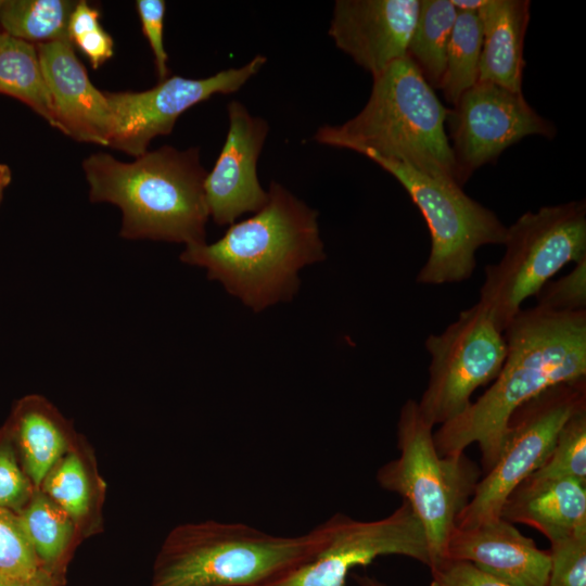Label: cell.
Here are the masks:
<instances>
[{"mask_svg": "<svg viewBox=\"0 0 586 586\" xmlns=\"http://www.w3.org/2000/svg\"><path fill=\"white\" fill-rule=\"evenodd\" d=\"M17 514L40 568L66 582L68 564L84 540L73 520L39 488Z\"/></svg>", "mask_w": 586, "mask_h": 586, "instance_id": "22", "label": "cell"}, {"mask_svg": "<svg viewBox=\"0 0 586 586\" xmlns=\"http://www.w3.org/2000/svg\"><path fill=\"white\" fill-rule=\"evenodd\" d=\"M2 4H3V0H0V9H1Z\"/></svg>", "mask_w": 586, "mask_h": 586, "instance_id": "40", "label": "cell"}, {"mask_svg": "<svg viewBox=\"0 0 586 586\" xmlns=\"http://www.w3.org/2000/svg\"><path fill=\"white\" fill-rule=\"evenodd\" d=\"M446 122L461 188L473 171L495 162L524 137L551 139L557 133L555 125L539 115L522 92L481 80L459 97Z\"/></svg>", "mask_w": 586, "mask_h": 586, "instance_id": "12", "label": "cell"}, {"mask_svg": "<svg viewBox=\"0 0 586 586\" xmlns=\"http://www.w3.org/2000/svg\"><path fill=\"white\" fill-rule=\"evenodd\" d=\"M266 62L265 55L257 54L242 66L206 78L174 75L144 91H104L114 119L110 146L135 157L141 156L152 139L171 132L183 112L215 94L238 91Z\"/></svg>", "mask_w": 586, "mask_h": 586, "instance_id": "13", "label": "cell"}, {"mask_svg": "<svg viewBox=\"0 0 586 586\" xmlns=\"http://www.w3.org/2000/svg\"><path fill=\"white\" fill-rule=\"evenodd\" d=\"M420 0H337L328 34L372 77L407 56Z\"/></svg>", "mask_w": 586, "mask_h": 586, "instance_id": "15", "label": "cell"}, {"mask_svg": "<svg viewBox=\"0 0 586 586\" xmlns=\"http://www.w3.org/2000/svg\"><path fill=\"white\" fill-rule=\"evenodd\" d=\"M39 489L73 520L82 539L103 528L106 483L92 446L81 434L43 479Z\"/></svg>", "mask_w": 586, "mask_h": 586, "instance_id": "20", "label": "cell"}, {"mask_svg": "<svg viewBox=\"0 0 586 586\" xmlns=\"http://www.w3.org/2000/svg\"><path fill=\"white\" fill-rule=\"evenodd\" d=\"M56 129L79 142L110 146L114 119L104 91L90 81L69 39L36 44Z\"/></svg>", "mask_w": 586, "mask_h": 586, "instance_id": "16", "label": "cell"}, {"mask_svg": "<svg viewBox=\"0 0 586 586\" xmlns=\"http://www.w3.org/2000/svg\"><path fill=\"white\" fill-rule=\"evenodd\" d=\"M5 425L21 463L36 488L79 435L73 423L50 400L38 394L17 400Z\"/></svg>", "mask_w": 586, "mask_h": 586, "instance_id": "19", "label": "cell"}, {"mask_svg": "<svg viewBox=\"0 0 586 586\" xmlns=\"http://www.w3.org/2000/svg\"><path fill=\"white\" fill-rule=\"evenodd\" d=\"M458 11L477 12L485 0H450Z\"/></svg>", "mask_w": 586, "mask_h": 586, "instance_id": "37", "label": "cell"}, {"mask_svg": "<svg viewBox=\"0 0 586 586\" xmlns=\"http://www.w3.org/2000/svg\"><path fill=\"white\" fill-rule=\"evenodd\" d=\"M547 586H586V532L550 542Z\"/></svg>", "mask_w": 586, "mask_h": 586, "instance_id": "31", "label": "cell"}, {"mask_svg": "<svg viewBox=\"0 0 586 586\" xmlns=\"http://www.w3.org/2000/svg\"><path fill=\"white\" fill-rule=\"evenodd\" d=\"M40 569L18 514L0 507V574L11 578H28Z\"/></svg>", "mask_w": 586, "mask_h": 586, "instance_id": "28", "label": "cell"}, {"mask_svg": "<svg viewBox=\"0 0 586 586\" xmlns=\"http://www.w3.org/2000/svg\"><path fill=\"white\" fill-rule=\"evenodd\" d=\"M502 258L484 267L479 303L502 332L563 266L586 257L584 200L542 206L507 227Z\"/></svg>", "mask_w": 586, "mask_h": 586, "instance_id": "7", "label": "cell"}, {"mask_svg": "<svg viewBox=\"0 0 586 586\" xmlns=\"http://www.w3.org/2000/svg\"><path fill=\"white\" fill-rule=\"evenodd\" d=\"M424 346L430 377L418 406L433 426L464 411L473 392L497 378L507 357L504 332L479 302L441 334L429 335Z\"/></svg>", "mask_w": 586, "mask_h": 586, "instance_id": "10", "label": "cell"}, {"mask_svg": "<svg viewBox=\"0 0 586 586\" xmlns=\"http://www.w3.org/2000/svg\"><path fill=\"white\" fill-rule=\"evenodd\" d=\"M430 570V586H512L464 560L444 558Z\"/></svg>", "mask_w": 586, "mask_h": 586, "instance_id": "32", "label": "cell"}, {"mask_svg": "<svg viewBox=\"0 0 586 586\" xmlns=\"http://www.w3.org/2000/svg\"><path fill=\"white\" fill-rule=\"evenodd\" d=\"M332 528V518L298 536L214 520L181 524L161 546L151 586H265L313 558Z\"/></svg>", "mask_w": 586, "mask_h": 586, "instance_id": "5", "label": "cell"}, {"mask_svg": "<svg viewBox=\"0 0 586 586\" xmlns=\"http://www.w3.org/2000/svg\"><path fill=\"white\" fill-rule=\"evenodd\" d=\"M145 36L154 55L160 81L168 77V55L164 46V16L166 4L163 0H138L136 2Z\"/></svg>", "mask_w": 586, "mask_h": 586, "instance_id": "33", "label": "cell"}, {"mask_svg": "<svg viewBox=\"0 0 586 586\" xmlns=\"http://www.w3.org/2000/svg\"><path fill=\"white\" fill-rule=\"evenodd\" d=\"M227 111V137L204 180L208 215L219 226L232 225L245 213H256L268 199L258 179L257 163L269 125L239 101L229 102Z\"/></svg>", "mask_w": 586, "mask_h": 586, "instance_id": "14", "label": "cell"}, {"mask_svg": "<svg viewBox=\"0 0 586 586\" xmlns=\"http://www.w3.org/2000/svg\"><path fill=\"white\" fill-rule=\"evenodd\" d=\"M0 93L28 105L56 128L36 44L0 30Z\"/></svg>", "mask_w": 586, "mask_h": 586, "instance_id": "23", "label": "cell"}, {"mask_svg": "<svg viewBox=\"0 0 586 586\" xmlns=\"http://www.w3.org/2000/svg\"><path fill=\"white\" fill-rule=\"evenodd\" d=\"M457 12L450 0H420L407 56L432 88L441 86Z\"/></svg>", "mask_w": 586, "mask_h": 586, "instance_id": "24", "label": "cell"}, {"mask_svg": "<svg viewBox=\"0 0 586 586\" xmlns=\"http://www.w3.org/2000/svg\"><path fill=\"white\" fill-rule=\"evenodd\" d=\"M12 175L8 165L0 163V202L3 196L4 189L9 186Z\"/></svg>", "mask_w": 586, "mask_h": 586, "instance_id": "38", "label": "cell"}, {"mask_svg": "<svg viewBox=\"0 0 586 586\" xmlns=\"http://www.w3.org/2000/svg\"><path fill=\"white\" fill-rule=\"evenodd\" d=\"M91 202H109L123 213L120 235L184 243L205 242L208 211L204 195L207 171L198 148L165 145L131 163L109 153L82 162Z\"/></svg>", "mask_w": 586, "mask_h": 586, "instance_id": "3", "label": "cell"}, {"mask_svg": "<svg viewBox=\"0 0 586 586\" xmlns=\"http://www.w3.org/2000/svg\"><path fill=\"white\" fill-rule=\"evenodd\" d=\"M76 1L4 0L0 27L29 43H47L68 38V21Z\"/></svg>", "mask_w": 586, "mask_h": 586, "instance_id": "25", "label": "cell"}, {"mask_svg": "<svg viewBox=\"0 0 586 586\" xmlns=\"http://www.w3.org/2000/svg\"><path fill=\"white\" fill-rule=\"evenodd\" d=\"M66 582L59 579L43 569L28 578H11L0 574V586H65Z\"/></svg>", "mask_w": 586, "mask_h": 586, "instance_id": "36", "label": "cell"}, {"mask_svg": "<svg viewBox=\"0 0 586 586\" xmlns=\"http://www.w3.org/2000/svg\"><path fill=\"white\" fill-rule=\"evenodd\" d=\"M369 158L404 187L428 225L431 251L417 275V283L462 282L472 276L475 253L481 246L504 244L507 227L461 187L398 162L378 156Z\"/></svg>", "mask_w": 586, "mask_h": 586, "instance_id": "8", "label": "cell"}, {"mask_svg": "<svg viewBox=\"0 0 586 586\" xmlns=\"http://www.w3.org/2000/svg\"><path fill=\"white\" fill-rule=\"evenodd\" d=\"M482 41V23L477 12L458 11L440 86L446 101L453 105L479 81Z\"/></svg>", "mask_w": 586, "mask_h": 586, "instance_id": "26", "label": "cell"}, {"mask_svg": "<svg viewBox=\"0 0 586 586\" xmlns=\"http://www.w3.org/2000/svg\"><path fill=\"white\" fill-rule=\"evenodd\" d=\"M535 297L536 306L548 311H586V257L568 275L546 282Z\"/></svg>", "mask_w": 586, "mask_h": 586, "instance_id": "30", "label": "cell"}, {"mask_svg": "<svg viewBox=\"0 0 586 586\" xmlns=\"http://www.w3.org/2000/svg\"><path fill=\"white\" fill-rule=\"evenodd\" d=\"M37 488L26 474L8 426L0 429V507L18 513Z\"/></svg>", "mask_w": 586, "mask_h": 586, "instance_id": "29", "label": "cell"}, {"mask_svg": "<svg viewBox=\"0 0 586 586\" xmlns=\"http://www.w3.org/2000/svg\"><path fill=\"white\" fill-rule=\"evenodd\" d=\"M445 558L464 560L512 586H547L549 551L500 517L474 526L456 527Z\"/></svg>", "mask_w": 586, "mask_h": 586, "instance_id": "17", "label": "cell"}, {"mask_svg": "<svg viewBox=\"0 0 586 586\" xmlns=\"http://www.w3.org/2000/svg\"><path fill=\"white\" fill-rule=\"evenodd\" d=\"M507 357L493 384L459 416L433 432L440 455L476 443L484 473L496 462L507 422L548 387L586 377V311L521 309L504 332Z\"/></svg>", "mask_w": 586, "mask_h": 586, "instance_id": "1", "label": "cell"}, {"mask_svg": "<svg viewBox=\"0 0 586 586\" xmlns=\"http://www.w3.org/2000/svg\"><path fill=\"white\" fill-rule=\"evenodd\" d=\"M397 448L398 457L378 470L377 481L410 506L423 526L433 564L445 558L448 539L474 494L481 470L464 453L438 454L433 425L421 416L415 399L406 400L400 409Z\"/></svg>", "mask_w": 586, "mask_h": 586, "instance_id": "6", "label": "cell"}, {"mask_svg": "<svg viewBox=\"0 0 586 586\" xmlns=\"http://www.w3.org/2000/svg\"><path fill=\"white\" fill-rule=\"evenodd\" d=\"M583 410L586 377L552 385L519 406L507 422L496 462L480 479L457 527L499 518L509 494L545 462L562 426Z\"/></svg>", "mask_w": 586, "mask_h": 586, "instance_id": "9", "label": "cell"}, {"mask_svg": "<svg viewBox=\"0 0 586 586\" xmlns=\"http://www.w3.org/2000/svg\"><path fill=\"white\" fill-rule=\"evenodd\" d=\"M530 9L528 0H485L477 11L483 34L479 80L522 92Z\"/></svg>", "mask_w": 586, "mask_h": 586, "instance_id": "21", "label": "cell"}, {"mask_svg": "<svg viewBox=\"0 0 586 586\" xmlns=\"http://www.w3.org/2000/svg\"><path fill=\"white\" fill-rule=\"evenodd\" d=\"M499 517L532 526L549 542L586 532V482L526 477L509 494Z\"/></svg>", "mask_w": 586, "mask_h": 586, "instance_id": "18", "label": "cell"}, {"mask_svg": "<svg viewBox=\"0 0 586 586\" xmlns=\"http://www.w3.org/2000/svg\"><path fill=\"white\" fill-rule=\"evenodd\" d=\"M354 578L359 586H386L384 583L378 581L377 578L366 575H355Z\"/></svg>", "mask_w": 586, "mask_h": 586, "instance_id": "39", "label": "cell"}, {"mask_svg": "<svg viewBox=\"0 0 586 586\" xmlns=\"http://www.w3.org/2000/svg\"><path fill=\"white\" fill-rule=\"evenodd\" d=\"M372 79L369 99L361 111L342 125L319 127L314 140L368 158L378 156L398 162L459 186L445 130L449 110L415 63L406 56Z\"/></svg>", "mask_w": 586, "mask_h": 586, "instance_id": "4", "label": "cell"}, {"mask_svg": "<svg viewBox=\"0 0 586 586\" xmlns=\"http://www.w3.org/2000/svg\"><path fill=\"white\" fill-rule=\"evenodd\" d=\"M527 477H568L586 482V410L565 422L545 462Z\"/></svg>", "mask_w": 586, "mask_h": 586, "instance_id": "27", "label": "cell"}, {"mask_svg": "<svg viewBox=\"0 0 586 586\" xmlns=\"http://www.w3.org/2000/svg\"><path fill=\"white\" fill-rule=\"evenodd\" d=\"M333 528L324 546L309 560L265 586H345L356 566L382 556H404L432 564L423 526L410 506L385 518L359 521L343 513L332 517Z\"/></svg>", "mask_w": 586, "mask_h": 586, "instance_id": "11", "label": "cell"}, {"mask_svg": "<svg viewBox=\"0 0 586 586\" xmlns=\"http://www.w3.org/2000/svg\"><path fill=\"white\" fill-rule=\"evenodd\" d=\"M265 205L216 242L187 245L180 260L206 269L254 311L291 301L298 271L324 259L318 213L272 181Z\"/></svg>", "mask_w": 586, "mask_h": 586, "instance_id": "2", "label": "cell"}, {"mask_svg": "<svg viewBox=\"0 0 586 586\" xmlns=\"http://www.w3.org/2000/svg\"><path fill=\"white\" fill-rule=\"evenodd\" d=\"M73 44L89 59L94 69L103 65L114 53L113 39L101 26L80 36Z\"/></svg>", "mask_w": 586, "mask_h": 586, "instance_id": "34", "label": "cell"}, {"mask_svg": "<svg viewBox=\"0 0 586 586\" xmlns=\"http://www.w3.org/2000/svg\"><path fill=\"white\" fill-rule=\"evenodd\" d=\"M100 26V12L87 1H77L68 21L67 30L71 42Z\"/></svg>", "mask_w": 586, "mask_h": 586, "instance_id": "35", "label": "cell"}]
</instances>
